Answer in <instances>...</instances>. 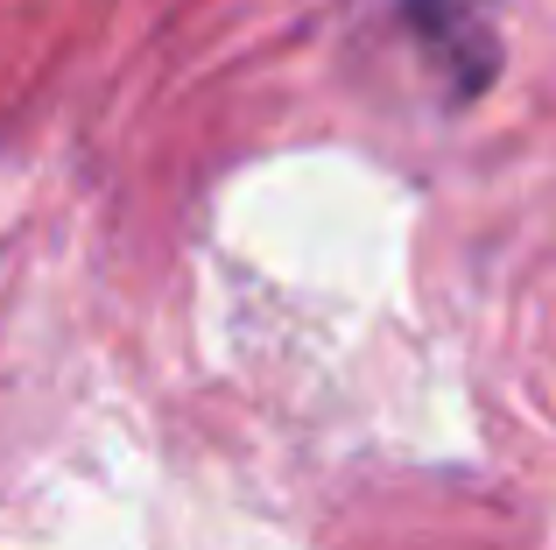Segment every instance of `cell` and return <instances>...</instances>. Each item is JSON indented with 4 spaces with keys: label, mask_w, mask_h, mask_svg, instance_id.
Wrapping results in <instances>:
<instances>
[{
    "label": "cell",
    "mask_w": 556,
    "mask_h": 550,
    "mask_svg": "<svg viewBox=\"0 0 556 550\" xmlns=\"http://www.w3.org/2000/svg\"><path fill=\"white\" fill-rule=\"evenodd\" d=\"M402 22L458 107H472L501 78V0H402Z\"/></svg>",
    "instance_id": "6da1fadb"
}]
</instances>
